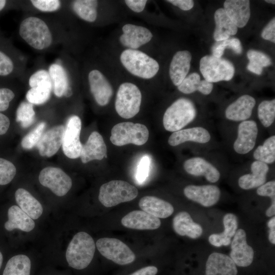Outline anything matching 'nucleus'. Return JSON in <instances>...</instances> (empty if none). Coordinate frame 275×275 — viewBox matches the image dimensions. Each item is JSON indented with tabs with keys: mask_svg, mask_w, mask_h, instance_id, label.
<instances>
[{
	"mask_svg": "<svg viewBox=\"0 0 275 275\" xmlns=\"http://www.w3.org/2000/svg\"><path fill=\"white\" fill-rule=\"evenodd\" d=\"M95 251L92 237L85 232L76 233L70 241L66 253L69 265L76 269L86 268L92 261Z\"/></svg>",
	"mask_w": 275,
	"mask_h": 275,
	"instance_id": "nucleus-1",
	"label": "nucleus"
},
{
	"mask_svg": "<svg viewBox=\"0 0 275 275\" xmlns=\"http://www.w3.org/2000/svg\"><path fill=\"white\" fill-rule=\"evenodd\" d=\"M120 61L131 74L136 76L149 79L158 72V62L145 53L136 49H127L120 55Z\"/></svg>",
	"mask_w": 275,
	"mask_h": 275,
	"instance_id": "nucleus-2",
	"label": "nucleus"
},
{
	"mask_svg": "<svg viewBox=\"0 0 275 275\" xmlns=\"http://www.w3.org/2000/svg\"><path fill=\"white\" fill-rule=\"evenodd\" d=\"M21 37L31 47L43 50L52 43V35L49 28L41 19L29 17L21 23L19 31Z\"/></svg>",
	"mask_w": 275,
	"mask_h": 275,
	"instance_id": "nucleus-3",
	"label": "nucleus"
},
{
	"mask_svg": "<svg viewBox=\"0 0 275 275\" xmlns=\"http://www.w3.org/2000/svg\"><path fill=\"white\" fill-rule=\"evenodd\" d=\"M196 109L191 101L181 98L173 102L166 111L163 117L165 129L171 132L181 130L193 121Z\"/></svg>",
	"mask_w": 275,
	"mask_h": 275,
	"instance_id": "nucleus-4",
	"label": "nucleus"
},
{
	"mask_svg": "<svg viewBox=\"0 0 275 275\" xmlns=\"http://www.w3.org/2000/svg\"><path fill=\"white\" fill-rule=\"evenodd\" d=\"M138 195L137 188L122 180H112L102 184L99 189L98 199L106 207L130 201Z\"/></svg>",
	"mask_w": 275,
	"mask_h": 275,
	"instance_id": "nucleus-5",
	"label": "nucleus"
},
{
	"mask_svg": "<svg viewBox=\"0 0 275 275\" xmlns=\"http://www.w3.org/2000/svg\"><path fill=\"white\" fill-rule=\"evenodd\" d=\"M149 135V130L144 124L124 122L113 127L110 141L117 146L129 144L141 146L147 142Z\"/></svg>",
	"mask_w": 275,
	"mask_h": 275,
	"instance_id": "nucleus-6",
	"label": "nucleus"
},
{
	"mask_svg": "<svg viewBox=\"0 0 275 275\" xmlns=\"http://www.w3.org/2000/svg\"><path fill=\"white\" fill-rule=\"evenodd\" d=\"M142 94L139 88L131 82H124L119 86L115 101V109L123 118L129 119L140 111Z\"/></svg>",
	"mask_w": 275,
	"mask_h": 275,
	"instance_id": "nucleus-7",
	"label": "nucleus"
},
{
	"mask_svg": "<svg viewBox=\"0 0 275 275\" xmlns=\"http://www.w3.org/2000/svg\"><path fill=\"white\" fill-rule=\"evenodd\" d=\"M200 70L205 79L211 83L230 80L235 73L231 62L213 55H206L201 59Z\"/></svg>",
	"mask_w": 275,
	"mask_h": 275,
	"instance_id": "nucleus-8",
	"label": "nucleus"
},
{
	"mask_svg": "<svg viewBox=\"0 0 275 275\" xmlns=\"http://www.w3.org/2000/svg\"><path fill=\"white\" fill-rule=\"evenodd\" d=\"M96 244L103 256L116 264H130L135 259V256L130 249L118 239L101 238L97 241Z\"/></svg>",
	"mask_w": 275,
	"mask_h": 275,
	"instance_id": "nucleus-9",
	"label": "nucleus"
},
{
	"mask_svg": "<svg viewBox=\"0 0 275 275\" xmlns=\"http://www.w3.org/2000/svg\"><path fill=\"white\" fill-rule=\"evenodd\" d=\"M39 181L43 186L49 188L56 195L65 196L71 188V178L59 168L47 167L41 170Z\"/></svg>",
	"mask_w": 275,
	"mask_h": 275,
	"instance_id": "nucleus-10",
	"label": "nucleus"
},
{
	"mask_svg": "<svg viewBox=\"0 0 275 275\" xmlns=\"http://www.w3.org/2000/svg\"><path fill=\"white\" fill-rule=\"evenodd\" d=\"M81 128L80 119L76 115L69 117L65 127L62 145L64 154L68 158L75 159L80 157L82 145L80 141Z\"/></svg>",
	"mask_w": 275,
	"mask_h": 275,
	"instance_id": "nucleus-11",
	"label": "nucleus"
},
{
	"mask_svg": "<svg viewBox=\"0 0 275 275\" xmlns=\"http://www.w3.org/2000/svg\"><path fill=\"white\" fill-rule=\"evenodd\" d=\"M231 251L230 257L236 265L247 267L253 262L254 252L253 248L246 242L245 232L242 229L236 231L231 242Z\"/></svg>",
	"mask_w": 275,
	"mask_h": 275,
	"instance_id": "nucleus-12",
	"label": "nucleus"
},
{
	"mask_svg": "<svg viewBox=\"0 0 275 275\" xmlns=\"http://www.w3.org/2000/svg\"><path fill=\"white\" fill-rule=\"evenodd\" d=\"M258 134V127L255 121H243L238 127L237 137L233 145L236 152L245 154L255 147Z\"/></svg>",
	"mask_w": 275,
	"mask_h": 275,
	"instance_id": "nucleus-13",
	"label": "nucleus"
},
{
	"mask_svg": "<svg viewBox=\"0 0 275 275\" xmlns=\"http://www.w3.org/2000/svg\"><path fill=\"white\" fill-rule=\"evenodd\" d=\"M183 192L188 199L206 207L215 205L221 196L219 188L213 185H189L184 188Z\"/></svg>",
	"mask_w": 275,
	"mask_h": 275,
	"instance_id": "nucleus-14",
	"label": "nucleus"
},
{
	"mask_svg": "<svg viewBox=\"0 0 275 275\" xmlns=\"http://www.w3.org/2000/svg\"><path fill=\"white\" fill-rule=\"evenodd\" d=\"M90 91L97 104L105 106L113 94L112 87L104 75L98 70H93L88 75Z\"/></svg>",
	"mask_w": 275,
	"mask_h": 275,
	"instance_id": "nucleus-15",
	"label": "nucleus"
},
{
	"mask_svg": "<svg viewBox=\"0 0 275 275\" xmlns=\"http://www.w3.org/2000/svg\"><path fill=\"white\" fill-rule=\"evenodd\" d=\"M65 127L55 126L43 133L36 146L42 156H52L62 145Z\"/></svg>",
	"mask_w": 275,
	"mask_h": 275,
	"instance_id": "nucleus-16",
	"label": "nucleus"
},
{
	"mask_svg": "<svg viewBox=\"0 0 275 275\" xmlns=\"http://www.w3.org/2000/svg\"><path fill=\"white\" fill-rule=\"evenodd\" d=\"M123 34L119 38L122 45L129 49H136L149 42L152 34L148 29L132 24H126L122 28Z\"/></svg>",
	"mask_w": 275,
	"mask_h": 275,
	"instance_id": "nucleus-17",
	"label": "nucleus"
},
{
	"mask_svg": "<svg viewBox=\"0 0 275 275\" xmlns=\"http://www.w3.org/2000/svg\"><path fill=\"white\" fill-rule=\"evenodd\" d=\"M236 265L227 255L214 252L206 263L205 275H237Z\"/></svg>",
	"mask_w": 275,
	"mask_h": 275,
	"instance_id": "nucleus-18",
	"label": "nucleus"
},
{
	"mask_svg": "<svg viewBox=\"0 0 275 275\" xmlns=\"http://www.w3.org/2000/svg\"><path fill=\"white\" fill-rule=\"evenodd\" d=\"M122 224L129 229L155 230L161 224L159 218L142 210H134L122 217Z\"/></svg>",
	"mask_w": 275,
	"mask_h": 275,
	"instance_id": "nucleus-19",
	"label": "nucleus"
},
{
	"mask_svg": "<svg viewBox=\"0 0 275 275\" xmlns=\"http://www.w3.org/2000/svg\"><path fill=\"white\" fill-rule=\"evenodd\" d=\"M107 149L101 135L97 131L92 132L87 142L82 145L80 159L86 163L93 160H102L106 157Z\"/></svg>",
	"mask_w": 275,
	"mask_h": 275,
	"instance_id": "nucleus-20",
	"label": "nucleus"
},
{
	"mask_svg": "<svg viewBox=\"0 0 275 275\" xmlns=\"http://www.w3.org/2000/svg\"><path fill=\"white\" fill-rule=\"evenodd\" d=\"M185 171L193 176H203L210 182H217L220 178L218 170L210 162L200 157H193L183 163Z\"/></svg>",
	"mask_w": 275,
	"mask_h": 275,
	"instance_id": "nucleus-21",
	"label": "nucleus"
},
{
	"mask_svg": "<svg viewBox=\"0 0 275 275\" xmlns=\"http://www.w3.org/2000/svg\"><path fill=\"white\" fill-rule=\"evenodd\" d=\"M255 104L256 100L252 96L242 95L227 107L226 117L233 121H245L251 117Z\"/></svg>",
	"mask_w": 275,
	"mask_h": 275,
	"instance_id": "nucleus-22",
	"label": "nucleus"
},
{
	"mask_svg": "<svg viewBox=\"0 0 275 275\" xmlns=\"http://www.w3.org/2000/svg\"><path fill=\"white\" fill-rule=\"evenodd\" d=\"M191 60V54L187 50L178 51L174 55L170 65L169 74L175 86H179L186 77Z\"/></svg>",
	"mask_w": 275,
	"mask_h": 275,
	"instance_id": "nucleus-23",
	"label": "nucleus"
},
{
	"mask_svg": "<svg viewBox=\"0 0 275 275\" xmlns=\"http://www.w3.org/2000/svg\"><path fill=\"white\" fill-rule=\"evenodd\" d=\"M224 7L227 16L237 27L243 28L247 24L251 15L249 1L227 0Z\"/></svg>",
	"mask_w": 275,
	"mask_h": 275,
	"instance_id": "nucleus-24",
	"label": "nucleus"
},
{
	"mask_svg": "<svg viewBox=\"0 0 275 275\" xmlns=\"http://www.w3.org/2000/svg\"><path fill=\"white\" fill-rule=\"evenodd\" d=\"M211 139L209 132L202 127L181 129L174 132L168 139V143L171 146H176L186 142H194L205 144Z\"/></svg>",
	"mask_w": 275,
	"mask_h": 275,
	"instance_id": "nucleus-25",
	"label": "nucleus"
},
{
	"mask_svg": "<svg viewBox=\"0 0 275 275\" xmlns=\"http://www.w3.org/2000/svg\"><path fill=\"white\" fill-rule=\"evenodd\" d=\"M251 169V174L243 175L238 179V185L243 189L259 187L266 181V174L269 171L267 164L256 160L252 163Z\"/></svg>",
	"mask_w": 275,
	"mask_h": 275,
	"instance_id": "nucleus-26",
	"label": "nucleus"
},
{
	"mask_svg": "<svg viewBox=\"0 0 275 275\" xmlns=\"http://www.w3.org/2000/svg\"><path fill=\"white\" fill-rule=\"evenodd\" d=\"M173 227L178 235L193 239L199 237L203 233L202 227L194 222L189 214L186 211H181L174 216Z\"/></svg>",
	"mask_w": 275,
	"mask_h": 275,
	"instance_id": "nucleus-27",
	"label": "nucleus"
},
{
	"mask_svg": "<svg viewBox=\"0 0 275 275\" xmlns=\"http://www.w3.org/2000/svg\"><path fill=\"white\" fill-rule=\"evenodd\" d=\"M139 205L143 211L158 218H167L171 215L174 210L169 202L151 196L142 198Z\"/></svg>",
	"mask_w": 275,
	"mask_h": 275,
	"instance_id": "nucleus-28",
	"label": "nucleus"
},
{
	"mask_svg": "<svg viewBox=\"0 0 275 275\" xmlns=\"http://www.w3.org/2000/svg\"><path fill=\"white\" fill-rule=\"evenodd\" d=\"M8 220L5 224V229L9 231L18 229L24 232H30L35 228V224L21 208L13 205L8 211Z\"/></svg>",
	"mask_w": 275,
	"mask_h": 275,
	"instance_id": "nucleus-29",
	"label": "nucleus"
},
{
	"mask_svg": "<svg viewBox=\"0 0 275 275\" xmlns=\"http://www.w3.org/2000/svg\"><path fill=\"white\" fill-rule=\"evenodd\" d=\"M15 198L21 209L33 219H38L42 214L41 203L27 190L18 188L15 192Z\"/></svg>",
	"mask_w": 275,
	"mask_h": 275,
	"instance_id": "nucleus-30",
	"label": "nucleus"
},
{
	"mask_svg": "<svg viewBox=\"0 0 275 275\" xmlns=\"http://www.w3.org/2000/svg\"><path fill=\"white\" fill-rule=\"evenodd\" d=\"M214 20L215 28L213 38L216 41L226 40L237 33V27L227 16L223 8L215 11Z\"/></svg>",
	"mask_w": 275,
	"mask_h": 275,
	"instance_id": "nucleus-31",
	"label": "nucleus"
},
{
	"mask_svg": "<svg viewBox=\"0 0 275 275\" xmlns=\"http://www.w3.org/2000/svg\"><path fill=\"white\" fill-rule=\"evenodd\" d=\"M177 88L179 91L184 94H190L198 91L203 94L209 95L213 89V84L205 79L201 80L200 75L194 72L186 76Z\"/></svg>",
	"mask_w": 275,
	"mask_h": 275,
	"instance_id": "nucleus-32",
	"label": "nucleus"
},
{
	"mask_svg": "<svg viewBox=\"0 0 275 275\" xmlns=\"http://www.w3.org/2000/svg\"><path fill=\"white\" fill-rule=\"evenodd\" d=\"M48 73L52 90L54 95L58 97L63 96L69 87L68 79L65 70L60 65L53 64L49 67Z\"/></svg>",
	"mask_w": 275,
	"mask_h": 275,
	"instance_id": "nucleus-33",
	"label": "nucleus"
},
{
	"mask_svg": "<svg viewBox=\"0 0 275 275\" xmlns=\"http://www.w3.org/2000/svg\"><path fill=\"white\" fill-rule=\"evenodd\" d=\"M31 263L24 255L12 257L7 262L3 275H30Z\"/></svg>",
	"mask_w": 275,
	"mask_h": 275,
	"instance_id": "nucleus-34",
	"label": "nucleus"
},
{
	"mask_svg": "<svg viewBox=\"0 0 275 275\" xmlns=\"http://www.w3.org/2000/svg\"><path fill=\"white\" fill-rule=\"evenodd\" d=\"M98 2L95 0H77L72 3L74 12L82 19L94 22L97 15Z\"/></svg>",
	"mask_w": 275,
	"mask_h": 275,
	"instance_id": "nucleus-35",
	"label": "nucleus"
},
{
	"mask_svg": "<svg viewBox=\"0 0 275 275\" xmlns=\"http://www.w3.org/2000/svg\"><path fill=\"white\" fill-rule=\"evenodd\" d=\"M249 62L247 69L250 71L260 75L263 67L270 66L271 63L270 58L264 53L256 50H249L247 52Z\"/></svg>",
	"mask_w": 275,
	"mask_h": 275,
	"instance_id": "nucleus-36",
	"label": "nucleus"
},
{
	"mask_svg": "<svg viewBox=\"0 0 275 275\" xmlns=\"http://www.w3.org/2000/svg\"><path fill=\"white\" fill-rule=\"evenodd\" d=\"M254 158L266 164L272 163L275 160V136L272 135L259 146L253 153Z\"/></svg>",
	"mask_w": 275,
	"mask_h": 275,
	"instance_id": "nucleus-37",
	"label": "nucleus"
},
{
	"mask_svg": "<svg viewBox=\"0 0 275 275\" xmlns=\"http://www.w3.org/2000/svg\"><path fill=\"white\" fill-rule=\"evenodd\" d=\"M258 116L262 124L265 127H269L275 118V100H264L258 107Z\"/></svg>",
	"mask_w": 275,
	"mask_h": 275,
	"instance_id": "nucleus-38",
	"label": "nucleus"
},
{
	"mask_svg": "<svg viewBox=\"0 0 275 275\" xmlns=\"http://www.w3.org/2000/svg\"><path fill=\"white\" fill-rule=\"evenodd\" d=\"M52 87L51 86H39L31 88L26 94L29 102L39 105L46 102L50 96Z\"/></svg>",
	"mask_w": 275,
	"mask_h": 275,
	"instance_id": "nucleus-39",
	"label": "nucleus"
},
{
	"mask_svg": "<svg viewBox=\"0 0 275 275\" xmlns=\"http://www.w3.org/2000/svg\"><path fill=\"white\" fill-rule=\"evenodd\" d=\"M35 113L33 104L30 102H21L16 111V121L23 128L31 126L34 121Z\"/></svg>",
	"mask_w": 275,
	"mask_h": 275,
	"instance_id": "nucleus-40",
	"label": "nucleus"
},
{
	"mask_svg": "<svg viewBox=\"0 0 275 275\" xmlns=\"http://www.w3.org/2000/svg\"><path fill=\"white\" fill-rule=\"evenodd\" d=\"M45 125V122H41L26 134L22 140V147L25 149H31L36 146L43 134Z\"/></svg>",
	"mask_w": 275,
	"mask_h": 275,
	"instance_id": "nucleus-41",
	"label": "nucleus"
},
{
	"mask_svg": "<svg viewBox=\"0 0 275 275\" xmlns=\"http://www.w3.org/2000/svg\"><path fill=\"white\" fill-rule=\"evenodd\" d=\"M16 173V168L12 162L0 158V185L10 183L14 178Z\"/></svg>",
	"mask_w": 275,
	"mask_h": 275,
	"instance_id": "nucleus-42",
	"label": "nucleus"
},
{
	"mask_svg": "<svg viewBox=\"0 0 275 275\" xmlns=\"http://www.w3.org/2000/svg\"><path fill=\"white\" fill-rule=\"evenodd\" d=\"M29 84L31 88L44 85L52 87L48 71L45 70H38L32 74L29 79Z\"/></svg>",
	"mask_w": 275,
	"mask_h": 275,
	"instance_id": "nucleus-43",
	"label": "nucleus"
},
{
	"mask_svg": "<svg viewBox=\"0 0 275 275\" xmlns=\"http://www.w3.org/2000/svg\"><path fill=\"white\" fill-rule=\"evenodd\" d=\"M150 163L151 159L148 155H144L141 158L136 173V179L139 183L144 182L148 177Z\"/></svg>",
	"mask_w": 275,
	"mask_h": 275,
	"instance_id": "nucleus-44",
	"label": "nucleus"
},
{
	"mask_svg": "<svg viewBox=\"0 0 275 275\" xmlns=\"http://www.w3.org/2000/svg\"><path fill=\"white\" fill-rule=\"evenodd\" d=\"M31 2L36 9L43 12H54L61 7V2L58 0H32Z\"/></svg>",
	"mask_w": 275,
	"mask_h": 275,
	"instance_id": "nucleus-45",
	"label": "nucleus"
},
{
	"mask_svg": "<svg viewBox=\"0 0 275 275\" xmlns=\"http://www.w3.org/2000/svg\"><path fill=\"white\" fill-rule=\"evenodd\" d=\"M224 231H223L230 237L234 236L237 229V219L233 213H229L225 214L223 218Z\"/></svg>",
	"mask_w": 275,
	"mask_h": 275,
	"instance_id": "nucleus-46",
	"label": "nucleus"
},
{
	"mask_svg": "<svg viewBox=\"0 0 275 275\" xmlns=\"http://www.w3.org/2000/svg\"><path fill=\"white\" fill-rule=\"evenodd\" d=\"M231 238L227 235L224 232L218 234H212L209 236L210 243L215 246L220 247L222 245H228L231 243Z\"/></svg>",
	"mask_w": 275,
	"mask_h": 275,
	"instance_id": "nucleus-47",
	"label": "nucleus"
},
{
	"mask_svg": "<svg viewBox=\"0 0 275 275\" xmlns=\"http://www.w3.org/2000/svg\"><path fill=\"white\" fill-rule=\"evenodd\" d=\"M13 63L11 59L0 51V75L6 76L13 70Z\"/></svg>",
	"mask_w": 275,
	"mask_h": 275,
	"instance_id": "nucleus-48",
	"label": "nucleus"
},
{
	"mask_svg": "<svg viewBox=\"0 0 275 275\" xmlns=\"http://www.w3.org/2000/svg\"><path fill=\"white\" fill-rule=\"evenodd\" d=\"M13 92L8 88L0 89V111L8 109L10 101L14 98Z\"/></svg>",
	"mask_w": 275,
	"mask_h": 275,
	"instance_id": "nucleus-49",
	"label": "nucleus"
},
{
	"mask_svg": "<svg viewBox=\"0 0 275 275\" xmlns=\"http://www.w3.org/2000/svg\"><path fill=\"white\" fill-rule=\"evenodd\" d=\"M257 193L260 196L269 197L272 200H275V181L264 183L258 188Z\"/></svg>",
	"mask_w": 275,
	"mask_h": 275,
	"instance_id": "nucleus-50",
	"label": "nucleus"
},
{
	"mask_svg": "<svg viewBox=\"0 0 275 275\" xmlns=\"http://www.w3.org/2000/svg\"><path fill=\"white\" fill-rule=\"evenodd\" d=\"M262 37L273 43L275 42V19L273 18L261 33Z\"/></svg>",
	"mask_w": 275,
	"mask_h": 275,
	"instance_id": "nucleus-51",
	"label": "nucleus"
},
{
	"mask_svg": "<svg viewBox=\"0 0 275 275\" xmlns=\"http://www.w3.org/2000/svg\"><path fill=\"white\" fill-rule=\"evenodd\" d=\"M147 1L146 0H126V5L133 11L140 13L144 9Z\"/></svg>",
	"mask_w": 275,
	"mask_h": 275,
	"instance_id": "nucleus-52",
	"label": "nucleus"
},
{
	"mask_svg": "<svg viewBox=\"0 0 275 275\" xmlns=\"http://www.w3.org/2000/svg\"><path fill=\"white\" fill-rule=\"evenodd\" d=\"M226 48H227V39L216 41L212 47V55L217 58H221Z\"/></svg>",
	"mask_w": 275,
	"mask_h": 275,
	"instance_id": "nucleus-53",
	"label": "nucleus"
},
{
	"mask_svg": "<svg viewBox=\"0 0 275 275\" xmlns=\"http://www.w3.org/2000/svg\"><path fill=\"white\" fill-rule=\"evenodd\" d=\"M167 2L170 3L184 11L191 9L194 5V2L192 0H168Z\"/></svg>",
	"mask_w": 275,
	"mask_h": 275,
	"instance_id": "nucleus-54",
	"label": "nucleus"
},
{
	"mask_svg": "<svg viewBox=\"0 0 275 275\" xmlns=\"http://www.w3.org/2000/svg\"><path fill=\"white\" fill-rule=\"evenodd\" d=\"M227 48H230L236 54L241 53L242 48L240 40L236 38L227 39Z\"/></svg>",
	"mask_w": 275,
	"mask_h": 275,
	"instance_id": "nucleus-55",
	"label": "nucleus"
},
{
	"mask_svg": "<svg viewBox=\"0 0 275 275\" xmlns=\"http://www.w3.org/2000/svg\"><path fill=\"white\" fill-rule=\"evenodd\" d=\"M157 271L156 267L148 266L142 268L129 275H155Z\"/></svg>",
	"mask_w": 275,
	"mask_h": 275,
	"instance_id": "nucleus-56",
	"label": "nucleus"
},
{
	"mask_svg": "<svg viewBox=\"0 0 275 275\" xmlns=\"http://www.w3.org/2000/svg\"><path fill=\"white\" fill-rule=\"evenodd\" d=\"M9 119L5 115L0 113V135L5 134L10 126Z\"/></svg>",
	"mask_w": 275,
	"mask_h": 275,
	"instance_id": "nucleus-57",
	"label": "nucleus"
},
{
	"mask_svg": "<svg viewBox=\"0 0 275 275\" xmlns=\"http://www.w3.org/2000/svg\"><path fill=\"white\" fill-rule=\"evenodd\" d=\"M266 215L268 216H272L275 214V200H272L270 206L266 210Z\"/></svg>",
	"mask_w": 275,
	"mask_h": 275,
	"instance_id": "nucleus-58",
	"label": "nucleus"
},
{
	"mask_svg": "<svg viewBox=\"0 0 275 275\" xmlns=\"http://www.w3.org/2000/svg\"><path fill=\"white\" fill-rule=\"evenodd\" d=\"M268 239L272 244H275V228L270 229Z\"/></svg>",
	"mask_w": 275,
	"mask_h": 275,
	"instance_id": "nucleus-59",
	"label": "nucleus"
},
{
	"mask_svg": "<svg viewBox=\"0 0 275 275\" xmlns=\"http://www.w3.org/2000/svg\"><path fill=\"white\" fill-rule=\"evenodd\" d=\"M267 226L269 229L275 228V217L273 216L267 223Z\"/></svg>",
	"mask_w": 275,
	"mask_h": 275,
	"instance_id": "nucleus-60",
	"label": "nucleus"
},
{
	"mask_svg": "<svg viewBox=\"0 0 275 275\" xmlns=\"http://www.w3.org/2000/svg\"><path fill=\"white\" fill-rule=\"evenodd\" d=\"M72 89L71 87L69 86L68 88L65 91L63 96L65 97H70L72 95Z\"/></svg>",
	"mask_w": 275,
	"mask_h": 275,
	"instance_id": "nucleus-61",
	"label": "nucleus"
},
{
	"mask_svg": "<svg viewBox=\"0 0 275 275\" xmlns=\"http://www.w3.org/2000/svg\"><path fill=\"white\" fill-rule=\"evenodd\" d=\"M6 4V1L5 0H0V11H1L5 7Z\"/></svg>",
	"mask_w": 275,
	"mask_h": 275,
	"instance_id": "nucleus-62",
	"label": "nucleus"
},
{
	"mask_svg": "<svg viewBox=\"0 0 275 275\" xmlns=\"http://www.w3.org/2000/svg\"><path fill=\"white\" fill-rule=\"evenodd\" d=\"M2 262H3V255L1 252H0V269L2 266Z\"/></svg>",
	"mask_w": 275,
	"mask_h": 275,
	"instance_id": "nucleus-63",
	"label": "nucleus"
},
{
	"mask_svg": "<svg viewBox=\"0 0 275 275\" xmlns=\"http://www.w3.org/2000/svg\"><path fill=\"white\" fill-rule=\"evenodd\" d=\"M265 2L268 3L272 4H275V1L274 0L273 1V0H266Z\"/></svg>",
	"mask_w": 275,
	"mask_h": 275,
	"instance_id": "nucleus-64",
	"label": "nucleus"
}]
</instances>
